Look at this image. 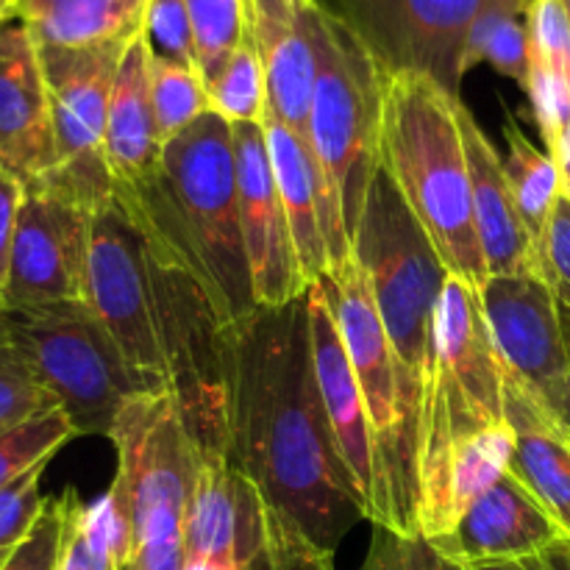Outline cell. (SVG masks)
<instances>
[{
    "label": "cell",
    "instance_id": "6da1fadb",
    "mask_svg": "<svg viewBox=\"0 0 570 570\" xmlns=\"http://www.w3.org/2000/svg\"><path fill=\"white\" fill-rule=\"evenodd\" d=\"M223 376L234 462L334 554L367 504L317 387L306 293L223 326Z\"/></svg>",
    "mask_w": 570,
    "mask_h": 570
},
{
    "label": "cell",
    "instance_id": "7a4b0ae2",
    "mask_svg": "<svg viewBox=\"0 0 570 570\" xmlns=\"http://www.w3.org/2000/svg\"><path fill=\"white\" fill-rule=\"evenodd\" d=\"M115 189L142 226L187 262L223 326L256 309L239 228L232 122L206 111L161 148L148 181Z\"/></svg>",
    "mask_w": 570,
    "mask_h": 570
},
{
    "label": "cell",
    "instance_id": "3957f363",
    "mask_svg": "<svg viewBox=\"0 0 570 570\" xmlns=\"http://www.w3.org/2000/svg\"><path fill=\"white\" fill-rule=\"evenodd\" d=\"M460 100L421 72L382 70L379 165L404 195L445 271L482 287L490 273L473 217Z\"/></svg>",
    "mask_w": 570,
    "mask_h": 570
},
{
    "label": "cell",
    "instance_id": "277c9868",
    "mask_svg": "<svg viewBox=\"0 0 570 570\" xmlns=\"http://www.w3.org/2000/svg\"><path fill=\"white\" fill-rule=\"evenodd\" d=\"M504 423V365L495 354L479 287L449 276L434 306L432 354L417 432V529L449 532V482L465 443Z\"/></svg>",
    "mask_w": 570,
    "mask_h": 570
},
{
    "label": "cell",
    "instance_id": "5b68a950",
    "mask_svg": "<svg viewBox=\"0 0 570 570\" xmlns=\"http://www.w3.org/2000/svg\"><path fill=\"white\" fill-rule=\"evenodd\" d=\"M312 31L317 76L309 106V148L323 184L321 226L328 271H337L354 259L351 237L379 167L382 67L354 26L321 0Z\"/></svg>",
    "mask_w": 570,
    "mask_h": 570
},
{
    "label": "cell",
    "instance_id": "8992f818",
    "mask_svg": "<svg viewBox=\"0 0 570 570\" xmlns=\"http://www.w3.org/2000/svg\"><path fill=\"white\" fill-rule=\"evenodd\" d=\"M351 254L382 317L399 373V399L410 432H421V395L432 354L434 306L451 276L432 239L382 165L373 170Z\"/></svg>",
    "mask_w": 570,
    "mask_h": 570
},
{
    "label": "cell",
    "instance_id": "52a82bcc",
    "mask_svg": "<svg viewBox=\"0 0 570 570\" xmlns=\"http://www.w3.org/2000/svg\"><path fill=\"white\" fill-rule=\"evenodd\" d=\"M0 332L67 412L76 434L111 438L128 401L167 390L122 356L87 301L0 309Z\"/></svg>",
    "mask_w": 570,
    "mask_h": 570
},
{
    "label": "cell",
    "instance_id": "ba28073f",
    "mask_svg": "<svg viewBox=\"0 0 570 570\" xmlns=\"http://www.w3.org/2000/svg\"><path fill=\"white\" fill-rule=\"evenodd\" d=\"M328 304L337 317L345 351L354 365L365 401L373 440V527L399 534H421L417 529V438L401 412L399 373L382 317L371 298L356 262H345L321 278Z\"/></svg>",
    "mask_w": 570,
    "mask_h": 570
},
{
    "label": "cell",
    "instance_id": "9c48e42d",
    "mask_svg": "<svg viewBox=\"0 0 570 570\" xmlns=\"http://www.w3.org/2000/svg\"><path fill=\"white\" fill-rule=\"evenodd\" d=\"M109 440L117 449L111 488L131 515L137 546L128 570H181L184 518L198 454L170 390L128 401Z\"/></svg>",
    "mask_w": 570,
    "mask_h": 570
},
{
    "label": "cell",
    "instance_id": "30bf717a",
    "mask_svg": "<svg viewBox=\"0 0 570 570\" xmlns=\"http://www.w3.org/2000/svg\"><path fill=\"white\" fill-rule=\"evenodd\" d=\"M128 42L92 48L39 45L56 142V167L39 178L92 209L115 193L104 159V134L117 67Z\"/></svg>",
    "mask_w": 570,
    "mask_h": 570
},
{
    "label": "cell",
    "instance_id": "8fae6325",
    "mask_svg": "<svg viewBox=\"0 0 570 570\" xmlns=\"http://www.w3.org/2000/svg\"><path fill=\"white\" fill-rule=\"evenodd\" d=\"M87 304L120 345L122 356L139 373L167 387V360L156 317L154 256L142 226L117 189L92 215Z\"/></svg>",
    "mask_w": 570,
    "mask_h": 570
},
{
    "label": "cell",
    "instance_id": "7c38bea8",
    "mask_svg": "<svg viewBox=\"0 0 570 570\" xmlns=\"http://www.w3.org/2000/svg\"><path fill=\"white\" fill-rule=\"evenodd\" d=\"M92 215V206L42 178L26 181L0 309L87 301Z\"/></svg>",
    "mask_w": 570,
    "mask_h": 570
},
{
    "label": "cell",
    "instance_id": "4fadbf2b",
    "mask_svg": "<svg viewBox=\"0 0 570 570\" xmlns=\"http://www.w3.org/2000/svg\"><path fill=\"white\" fill-rule=\"evenodd\" d=\"M334 9L354 26L387 72H421L460 95L462 53L484 0H340Z\"/></svg>",
    "mask_w": 570,
    "mask_h": 570
},
{
    "label": "cell",
    "instance_id": "5bb4252c",
    "mask_svg": "<svg viewBox=\"0 0 570 570\" xmlns=\"http://www.w3.org/2000/svg\"><path fill=\"white\" fill-rule=\"evenodd\" d=\"M479 304L504 373L549 401L570 371V351L551 284L538 273L488 276Z\"/></svg>",
    "mask_w": 570,
    "mask_h": 570
},
{
    "label": "cell",
    "instance_id": "9a60e30c",
    "mask_svg": "<svg viewBox=\"0 0 570 570\" xmlns=\"http://www.w3.org/2000/svg\"><path fill=\"white\" fill-rule=\"evenodd\" d=\"M234 159H237L239 228L250 267L256 306H287L309 289L289 232L287 212L273 176L271 154L262 122H237Z\"/></svg>",
    "mask_w": 570,
    "mask_h": 570
},
{
    "label": "cell",
    "instance_id": "2e32d148",
    "mask_svg": "<svg viewBox=\"0 0 570 570\" xmlns=\"http://www.w3.org/2000/svg\"><path fill=\"white\" fill-rule=\"evenodd\" d=\"M566 534L510 471L484 490L460 521L429 543L462 570L523 560Z\"/></svg>",
    "mask_w": 570,
    "mask_h": 570
},
{
    "label": "cell",
    "instance_id": "e0dca14e",
    "mask_svg": "<svg viewBox=\"0 0 570 570\" xmlns=\"http://www.w3.org/2000/svg\"><path fill=\"white\" fill-rule=\"evenodd\" d=\"M0 167L22 181L56 167L39 45L17 14L0 22Z\"/></svg>",
    "mask_w": 570,
    "mask_h": 570
},
{
    "label": "cell",
    "instance_id": "ac0fdd59",
    "mask_svg": "<svg viewBox=\"0 0 570 570\" xmlns=\"http://www.w3.org/2000/svg\"><path fill=\"white\" fill-rule=\"evenodd\" d=\"M315 6L317 0H248V33L265 67L267 104L304 139L317 76Z\"/></svg>",
    "mask_w": 570,
    "mask_h": 570
},
{
    "label": "cell",
    "instance_id": "d6986e66",
    "mask_svg": "<svg viewBox=\"0 0 570 570\" xmlns=\"http://www.w3.org/2000/svg\"><path fill=\"white\" fill-rule=\"evenodd\" d=\"M306 301H309L312 360H315V376L317 387H321L323 406H326V417L332 423L334 438H337L345 468L354 476L356 488H360L362 499L367 504V518H371L373 440L360 382H356L354 365L348 360L337 317H334V309L328 304L326 287H323L321 278L309 284Z\"/></svg>",
    "mask_w": 570,
    "mask_h": 570
},
{
    "label": "cell",
    "instance_id": "ffe728a7",
    "mask_svg": "<svg viewBox=\"0 0 570 570\" xmlns=\"http://www.w3.org/2000/svg\"><path fill=\"white\" fill-rule=\"evenodd\" d=\"M456 115H460L468 170H471L473 217H476V234L488 273L490 276H504V273L543 276V262L515 209L504 159L462 100L456 106Z\"/></svg>",
    "mask_w": 570,
    "mask_h": 570
},
{
    "label": "cell",
    "instance_id": "44dd1931",
    "mask_svg": "<svg viewBox=\"0 0 570 570\" xmlns=\"http://www.w3.org/2000/svg\"><path fill=\"white\" fill-rule=\"evenodd\" d=\"M504 421L515 432L507 471L570 538V434L543 401L504 373Z\"/></svg>",
    "mask_w": 570,
    "mask_h": 570
},
{
    "label": "cell",
    "instance_id": "7402d4cb",
    "mask_svg": "<svg viewBox=\"0 0 570 570\" xmlns=\"http://www.w3.org/2000/svg\"><path fill=\"white\" fill-rule=\"evenodd\" d=\"M148 53L150 42L145 31H139L126 45L117 67L104 134V159L115 187H137L148 181L161 161V142L156 137L150 104Z\"/></svg>",
    "mask_w": 570,
    "mask_h": 570
},
{
    "label": "cell",
    "instance_id": "603a6c76",
    "mask_svg": "<svg viewBox=\"0 0 570 570\" xmlns=\"http://www.w3.org/2000/svg\"><path fill=\"white\" fill-rule=\"evenodd\" d=\"M232 566L234 570H334V554L321 549L237 462Z\"/></svg>",
    "mask_w": 570,
    "mask_h": 570
},
{
    "label": "cell",
    "instance_id": "cb8c5ba5",
    "mask_svg": "<svg viewBox=\"0 0 570 570\" xmlns=\"http://www.w3.org/2000/svg\"><path fill=\"white\" fill-rule=\"evenodd\" d=\"M262 128H265L273 176H276L278 195H282L284 212H287L301 267H304L306 282L315 284L328 271L321 226L323 184L315 154L309 148V139H304L295 128H289L276 111H271V106H267Z\"/></svg>",
    "mask_w": 570,
    "mask_h": 570
},
{
    "label": "cell",
    "instance_id": "d4e9b609",
    "mask_svg": "<svg viewBox=\"0 0 570 570\" xmlns=\"http://www.w3.org/2000/svg\"><path fill=\"white\" fill-rule=\"evenodd\" d=\"M150 0H14V14L33 42L48 48H92L128 42L145 28Z\"/></svg>",
    "mask_w": 570,
    "mask_h": 570
},
{
    "label": "cell",
    "instance_id": "484cf974",
    "mask_svg": "<svg viewBox=\"0 0 570 570\" xmlns=\"http://www.w3.org/2000/svg\"><path fill=\"white\" fill-rule=\"evenodd\" d=\"M504 139L507 181H510L512 198H515V209L521 215L523 228L532 237L540 262H543L546 232H549L551 215H554L557 204L562 198L560 173H557L554 159L549 154H543L538 145H532V139L521 131V126L512 117L504 120Z\"/></svg>",
    "mask_w": 570,
    "mask_h": 570
},
{
    "label": "cell",
    "instance_id": "4316f807",
    "mask_svg": "<svg viewBox=\"0 0 570 570\" xmlns=\"http://www.w3.org/2000/svg\"><path fill=\"white\" fill-rule=\"evenodd\" d=\"M484 61L527 89L529 70H532V42H529V9L521 0H484L468 33L462 72L468 76Z\"/></svg>",
    "mask_w": 570,
    "mask_h": 570
},
{
    "label": "cell",
    "instance_id": "83f0119b",
    "mask_svg": "<svg viewBox=\"0 0 570 570\" xmlns=\"http://www.w3.org/2000/svg\"><path fill=\"white\" fill-rule=\"evenodd\" d=\"M148 81H150V104H154V122L156 137L161 148L181 137L193 122L209 109V89L198 70L173 61L167 56L156 53L150 48L148 53Z\"/></svg>",
    "mask_w": 570,
    "mask_h": 570
},
{
    "label": "cell",
    "instance_id": "f1b7e54d",
    "mask_svg": "<svg viewBox=\"0 0 570 570\" xmlns=\"http://www.w3.org/2000/svg\"><path fill=\"white\" fill-rule=\"evenodd\" d=\"M512 445H515V432L510 423L488 429L471 443H465L456 454L454 468H451L449 482V532L462 512L479 499L488 488H493L510 465ZM443 538V534H440Z\"/></svg>",
    "mask_w": 570,
    "mask_h": 570
},
{
    "label": "cell",
    "instance_id": "f546056e",
    "mask_svg": "<svg viewBox=\"0 0 570 570\" xmlns=\"http://www.w3.org/2000/svg\"><path fill=\"white\" fill-rule=\"evenodd\" d=\"M193 26L195 65L206 89L248 33V0H184Z\"/></svg>",
    "mask_w": 570,
    "mask_h": 570
},
{
    "label": "cell",
    "instance_id": "4dcf8cb0",
    "mask_svg": "<svg viewBox=\"0 0 570 570\" xmlns=\"http://www.w3.org/2000/svg\"><path fill=\"white\" fill-rule=\"evenodd\" d=\"M267 81L256 45L250 33L234 50L220 76L209 83V109L223 120L237 122H262L267 115Z\"/></svg>",
    "mask_w": 570,
    "mask_h": 570
},
{
    "label": "cell",
    "instance_id": "1f68e13d",
    "mask_svg": "<svg viewBox=\"0 0 570 570\" xmlns=\"http://www.w3.org/2000/svg\"><path fill=\"white\" fill-rule=\"evenodd\" d=\"M72 438L78 434L61 406L0 434V490L9 488L33 468L48 465L50 456Z\"/></svg>",
    "mask_w": 570,
    "mask_h": 570
},
{
    "label": "cell",
    "instance_id": "d6a6232c",
    "mask_svg": "<svg viewBox=\"0 0 570 570\" xmlns=\"http://www.w3.org/2000/svg\"><path fill=\"white\" fill-rule=\"evenodd\" d=\"M56 401L37 382L14 345L0 332V434L56 410Z\"/></svg>",
    "mask_w": 570,
    "mask_h": 570
},
{
    "label": "cell",
    "instance_id": "836d02e7",
    "mask_svg": "<svg viewBox=\"0 0 570 570\" xmlns=\"http://www.w3.org/2000/svg\"><path fill=\"white\" fill-rule=\"evenodd\" d=\"M67 507H70L67 490L61 495L45 499L37 523H33L31 532L26 534V540L17 546L14 554L9 557V562L0 570H59L61 543H65L67 527Z\"/></svg>",
    "mask_w": 570,
    "mask_h": 570
},
{
    "label": "cell",
    "instance_id": "e575fe53",
    "mask_svg": "<svg viewBox=\"0 0 570 570\" xmlns=\"http://www.w3.org/2000/svg\"><path fill=\"white\" fill-rule=\"evenodd\" d=\"M360 570H462L445 560L421 534H399L393 529L373 527L371 546Z\"/></svg>",
    "mask_w": 570,
    "mask_h": 570
},
{
    "label": "cell",
    "instance_id": "d590c367",
    "mask_svg": "<svg viewBox=\"0 0 570 570\" xmlns=\"http://www.w3.org/2000/svg\"><path fill=\"white\" fill-rule=\"evenodd\" d=\"M45 465L33 468L26 476L11 482L9 488L0 490V568L9 562L17 546L26 540L31 527L42 512L45 499L39 493V479H42Z\"/></svg>",
    "mask_w": 570,
    "mask_h": 570
},
{
    "label": "cell",
    "instance_id": "8d00e7d4",
    "mask_svg": "<svg viewBox=\"0 0 570 570\" xmlns=\"http://www.w3.org/2000/svg\"><path fill=\"white\" fill-rule=\"evenodd\" d=\"M529 42L532 61L570 83V20L562 0H534L529 6Z\"/></svg>",
    "mask_w": 570,
    "mask_h": 570
},
{
    "label": "cell",
    "instance_id": "74e56055",
    "mask_svg": "<svg viewBox=\"0 0 570 570\" xmlns=\"http://www.w3.org/2000/svg\"><path fill=\"white\" fill-rule=\"evenodd\" d=\"M142 31L156 53L198 70V65H195L193 26H189V11L184 0H150L148 11H145Z\"/></svg>",
    "mask_w": 570,
    "mask_h": 570
},
{
    "label": "cell",
    "instance_id": "f35d334b",
    "mask_svg": "<svg viewBox=\"0 0 570 570\" xmlns=\"http://www.w3.org/2000/svg\"><path fill=\"white\" fill-rule=\"evenodd\" d=\"M543 278L551 284V293L560 306L570 351V200L566 198L557 204L543 239Z\"/></svg>",
    "mask_w": 570,
    "mask_h": 570
},
{
    "label": "cell",
    "instance_id": "ab89813d",
    "mask_svg": "<svg viewBox=\"0 0 570 570\" xmlns=\"http://www.w3.org/2000/svg\"><path fill=\"white\" fill-rule=\"evenodd\" d=\"M22 198H26V181L17 173L0 167V301H3L6 282H9L11 248H14Z\"/></svg>",
    "mask_w": 570,
    "mask_h": 570
},
{
    "label": "cell",
    "instance_id": "60d3db41",
    "mask_svg": "<svg viewBox=\"0 0 570 570\" xmlns=\"http://www.w3.org/2000/svg\"><path fill=\"white\" fill-rule=\"evenodd\" d=\"M476 570H570V538H560L549 549L523 557V560L499 562V566H484Z\"/></svg>",
    "mask_w": 570,
    "mask_h": 570
},
{
    "label": "cell",
    "instance_id": "b9f144b4",
    "mask_svg": "<svg viewBox=\"0 0 570 570\" xmlns=\"http://www.w3.org/2000/svg\"><path fill=\"white\" fill-rule=\"evenodd\" d=\"M549 156H551V159H554L557 173H560V193H562V198L570 200V115L566 117V122H562V126H560L557 137L551 139Z\"/></svg>",
    "mask_w": 570,
    "mask_h": 570
},
{
    "label": "cell",
    "instance_id": "7bdbcfd3",
    "mask_svg": "<svg viewBox=\"0 0 570 570\" xmlns=\"http://www.w3.org/2000/svg\"><path fill=\"white\" fill-rule=\"evenodd\" d=\"M546 410H549L551 415L557 417V423H560V426L570 434V371L566 373V379L557 384L554 393L549 395V401H546Z\"/></svg>",
    "mask_w": 570,
    "mask_h": 570
},
{
    "label": "cell",
    "instance_id": "ee69618b",
    "mask_svg": "<svg viewBox=\"0 0 570 570\" xmlns=\"http://www.w3.org/2000/svg\"><path fill=\"white\" fill-rule=\"evenodd\" d=\"M181 570H234V568L217 560H184Z\"/></svg>",
    "mask_w": 570,
    "mask_h": 570
},
{
    "label": "cell",
    "instance_id": "f6af8a7d",
    "mask_svg": "<svg viewBox=\"0 0 570 570\" xmlns=\"http://www.w3.org/2000/svg\"><path fill=\"white\" fill-rule=\"evenodd\" d=\"M9 17H14V0H0V22H6Z\"/></svg>",
    "mask_w": 570,
    "mask_h": 570
},
{
    "label": "cell",
    "instance_id": "bcb514c9",
    "mask_svg": "<svg viewBox=\"0 0 570 570\" xmlns=\"http://www.w3.org/2000/svg\"><path fill=\"white\" fill-rule=\"evenodd\" d=\"M566 3V11H568V20H570V0H562Z\"/></svg>",
    "mask_w": 570,
    "mask_h": 570
},
{
    "label": "cell",
    "instance_id": "7dc6e473",
    "mask_svg": "<svg viewBox=\"0 0 570 570\" xmlns=\"http://www.w3.org/2000/svg\"><path fill=\"white\" fill-rule=\"evenodd\" d=\"M521 3H523V6H527V9H529V6H532V3H534V0H521Z\"/></svg>",
    "mask_w": 570,
    "mask_h": 570
},
{
    "label": "cell",
    "instance_id": "c3c4849f",
    "mask_svg": "<svg viewBox=\"0 0 570 570\" xmlns=\"http://www.w3.org/2000/svg\"><path fill=\"white\" fill-rule=\"evenodd\" d=\"M321 3H323V0H321Z\"/></svg>",
    "mask_w": 570,
    "mask_h": 570
}]
</instances>
